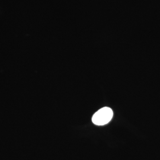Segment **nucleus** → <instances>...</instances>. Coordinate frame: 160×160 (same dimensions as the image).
Instances as JSON below:
<instances>
[{"mask_svg":"<svg viewBox=\"0 0 160 160\" xmlns=\"http://www.w3.org/2000/svg\"><path fill=\"white\" fill-rule=\"evenodd\" d=\"M113 113L109 108H103L95 113L92 118V122L98 126L108 124L113 118Z\"/></svg>","mask_w":160,"mask_h":160,"instance_id":"obj_1","label":"nucleus"}]
</instances>
